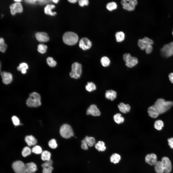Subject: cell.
Masks as SVG:
<instances>
[{
  "label": "cell",
  "mask_w": 173,
  "mask_h": 173,
  "mask_svg": "<svg viewBox=\"0 0 173 173\" xmlns=\"http://www.w3.org/2000/svg\"><path fill=\"white\" fill-rule=\"evenodd\" d=\"M154 105L161 114L165 113L171 108L173 106V101H166L163 99L159 98L156 100Z\"/></svg>",
  "instance_id": "cell-1"
},
{
  "label": "cell",
  "mask_w": 173,
  "mask_h": 173,
  "mask_svg": "<svg viewBox=\"0 0 173 173\" xmlns=\"http://www.w3.org/2000/svg\"><path fill=\"white\" fill-rule=\"evenodd\" d=\"M3 82L5 84L8 85L10 83L12 80V76L10 73L2 72L0 73Z\"/></svg>",
  "instance_id": "cell-13"
},
{
  "label": "cell",
  "mask_w": 173,
  "mask_h": 173,
  "mask_svg": "<svg viewBox=\"0 0 173 173\" xmlns=\"http://www.w3.org/2000/svg\"><path fill=\"white\" fill-rule=\"evenodd\" d=\"M161 161L163 165L164 172L165 173H169L171 171L172 168L171 162L167 157H162Z\"/></svg>",
  "instance_id": "cell-9"
},
{
  "label": "cell",
  "mask_w": 173,
  "mask_h": 173,
  "mask_svg": "<svg viewBox=\"0 0 173 173\" xmlns=\"http://www.w3.org/2000/svg\"><path fill=\"white\" fill-rule=\"evenodd\" d=\"M35 36L37 40L40 42H47L49 40L47 34L45 32H37L35 33Z\"/></svg>",
  "instance_id": "cell-16"
},
{
  "label": "cell",
  "mask_w": 173,
  "mask_h": 173,
  "mask_svg": "<svg viewBox=\"0 0 173 173\" xmlns=\"http://www.w3.org/2000/svg\"><path fill=\"white\" fill-rule=\"evenodd\" d=\"M137 45L138 47L142 50L145 49L146 45L143 42L141 39H139L137 42Z\"/></svg>",
  "instance_id": "cell-44"
},
{
  "label": "cell",
  "mask_w": 173,
  "mask_h": 173,
  "mask_svg": "<svg viewBox=\"0 0 173 173\" xmlns=\"http://www.w3.org/2000/svg\"><path fill=\"white\" fill-rule=\"evenodd\" d=\"M71 68V70L69 73L70 77L76 79L79 78L82 72L81 64L78 62H75L72 64Z\"/></svg>",
  "instance_id": "cell-4"
},
{
  "label": "cell",
  "mask_w": 173,
  "mask_h": 173,
  "mask_svg": "<svg viewBox=\"0 0 173 173\" xmlns=\"http://www.w3.org/2000/svg\"><path fill=\"white\" fill-rule=\"evenodd\" d=\"M86 114L87 115L90 114L94 116H100L101 113L97 106L94 104L90 105L87 109Z\"/></svg>",
  "instance_id": "cell-11"
},
{
  "label": "cell",
  "mask_w": 173,
  "mask_h": 173,
  "mask_svg": "<svg viewBox=\"0 0 173 173\" xmlns=\"http://www.w3.org/2000/svg\"><path fill=\"white\" fill-rule=\"evenodd\" d=\"M50 153L47 150H44L41 154V159L43 161H49L51 157Z\"/></svg>",
  "instance_id": "cell-28"
},
{
  "label": "cell",
  "mask_w": 173,
  "mask_h": 173,
  "mask_svg": "<svg viewBox=\"0 0 173 173\" xmlns=\"http://www.w3.org/2000/svg\"><path fill=\"white\" fill-rule=\"evenodd\" d=\"M12 120L13 124L16 126H18L20 125V121L18 117L14 116L12 117Z\"/></svg>",
  "instance_id": "cell-43"
},
{
  "label": "cell",
  "mask_w": 173,
  "mask_h": 173,
  "mask_svg": "<svg viewBox=\"0 0 173 173\" xmlns=\"http://www.w3.org/2000/svg\"><path fill=\"white\" fill-rule=\"evenodd\" d=\"M47 47L43 44H39L38 45L37 50L41 54H44L46 51Z\"/></svg>",
  "instance_id": "cell-37"
},
{
  "label": "cell",
  "mask_w": 173,
  "mask_h": 173,
  "mask_svg": "<svg viewBox=\"0 0 173 173\" xmlns=\"http://www.w3.org/2000/svg\"><path fill=\"white\" fill-rule=\"evenodd\" d=\"M79 5L81 6H83L85 5L87 6L89 3L88 0H80L79 1Z\"/></svg>",
  "instance_id": "cell-47"
},
{
  "label": "cell",
  "mask_w": 173,
  "mask_h": 173,
  "mask_svg": "<svg viewBox=\"0 0 173 173\" xmlns=\"http://www.w3.org/2000/svg\"><path fill=\"white\" fill-rule=\"evenodd\" d=\"M48 145L51 148L53 149H55L57 147V144L56 140L52 139L50 140L48 142Z\"/></svg>",
  "instance_id": "cell-40"
},
{
  "label": "cell",
  "mask_w": 173,
  "mask_h": 173,
  "mask_svg": "<svg viewBox=\"0 0 173 173\" xmlns=\"http://www.w3.org/2000/svg\"><path fill=\"white\" fill-rule=\"evenodd\" d=\"M125 62V65L127 67L129 68H132L138 64V61L136 57L132 56L130 55L128 57Z\"/></svg>",
  "instance_id": "cell-17"
},
{
  "label": "cell",
  "mask_w": 173,
  "mask_h": 173,
  "mask_svg": "<svg viewBox=\"0 0 173 173\" xmlns=\"http://www.w3.org/2000/svg\"><path fill=\"white\" fill-rule=\"evenodd\" d=\"M16 2H19L21 1V0H14Z\"/></svg>",
  "instance_id": "cell-55"
},
{
  "label": "cell",
  "mask_w": 173,
  "mask_h": 173,
  "mask_svg": "<svg viewBox=\"0 0 173 173\" xmlns=\"http://www.w3.org/2000/svg\"><path fill=\"white\" fill-rule=\"evenodd\" d=\"M154 168L156 173H164V168L161 161H157L154 165Z\"/></svg>",
  "instance_id": "cell-23"
},
{
  "label": "cell",
  "mask_w": 173,
  "mask_h": 173,
  "mask_svg": "<svg viewBox=\"0 0 173 173\" xmlns=\"http://www.w3.org/2000/svg\"><path fill=\"white\" fill-rule=\"evenodd\" d=\"M121 159V156L119 154L115 153L112 154L110 158V161L116 164L119 162Z\"/></svg>",
  "instance_id": "cell-25"
},
{
  "label": "cell",
  "mask_w": 173,
  "mask_h": 173,
  "mask_svg": "<svg viewBox=\"0 0 173 173\" xmlns=\"http://www.w3.org/2000/svg\"><path fill=\"white\" fill-rule=\"evenodd\" d=\"M12 167L16 173H26L25 164L21 161H17L14 162Z\"/></svg>",
  "instance_id": "cell-8"
},
{
  "label": "cell",
  "mask_w": 173,
  "mask_h": 173,
  "mask_svg": "<svg viewBox=\"0 0 173 173\" xmlns=\"http://www.w3.org/2000/svg\"><path fill=\"white\" fill-rule=\"evenodd\" d=\"M46 62L48 65L50 67H54L57 64V62L52 57H49L46 59Z\"/></svg>",
  "instance_id": "cell-35"
},
{
  "label": "cell",
  "mask_w": 173,
  "mask_h": 173,
  "mask_svg": "<svg viewBox=\"0 0 173 173\" xmlns=\"http://www.w3.org/2000/svg\"><path fill=\"white\" fill-rule=\"evenodd\" d=\"M167 141L168 144L170 148L173 149V137L168 138Z\"/></svg>",
  "instance_id": "cell-49"
},
{
  "label": "cell",
  "mask_w": 173,
  "mask_h": 173,
  "mask_svg": "<svg viewBox=\"0 0 173 173\" xmlns=\"http://www.w3.org/2000/svg\"><path fill=\"white\" fill-rule=\"evenodd\" d=\"M53 168L52 166L43 168V173H52Z\"/></svg>",
  "instance_id": "cell-42"
},
{
  "label": "cell",
  "mask_w": 173,
  "mask_h": 173,
  "mask_svg": "<svg viewBox=\"0 0 173 173\" xmlns=\"http://www.w3.org/2000/svg\"><path fill=\"white\" fill-rule=\"evenodd\" d=\"M60 132L62 137L66 139L70 138L74 135L71 127L67 124H64L61 126Z\"/></svg>",
  "instance_id": "cell-5"
},
{
  "label": "cell",
  "mask_w": 173,
  "mask_h": 173,
  "mask_svg": "<svg viewBox=\"0 0 173 173\" xmlns=\"http://www.w3.org/2000/svg\"><path fill=\"white\" fill-rule=\"evenodd\" d=\"M25 141L29 146L35 145L37 142V140L32 135L26 136L25 138Z\"/></svg>",
  "instance_id": "cell-19"
},
{
  "label": "cell",
  "mask_w": 173,
  "mask_h": 173,
  "mask_svg": "<svg viewBox=\"0 0 173 173\" xmlns=\"http://www.w3.org/2000/svg\"><path fill=\"white\" fill-rule=\"evenodd\" d=\"M164 124L163 122L161 119L156 120L154 124V127L156 130L160 131L164 127Z\"/></svg>",
  "instance_id": "cell-27"
},
{
  "label": "cell",
  "mask_w": 173,
  "mask_h": 173,
  "mask_svg": "<svg viewBox=\"0 0 173 173\" xmlns=\"http://www.w3.org/2000/svg\"><path fill=\"white\" fill-rule=\"evenodd\" d=\"M81 147L84 150H87L88 149V146L86 142L83 139L81 141Z\"/></svg>",
  "instance_id": "cell-48"
},
{
  "label": "cell",
  "mask_w": 173,
  "mask_h": 173,
  "mask_svg": "<svg viewBox=\"0 0 173 173\" xmlns=\"http://www.w3.org/2000/svg\"><path fill=\"white\" fill-rule=\"evenodd\" d=\"M162 55L166 57L173 55V41L164 45L161 49Z\"/></svg>",
  "instance_id": "cell-6"
},
{
  "label": "cell",
  "mask_w": 173,
  "mask_h": 173,
  "mask_svg": "<svg viewBox=\"0 0 173 173\" xmlns=\"http://www.w3.org/2000/svg\"><path fill=\"white\" fill-rule=\"evenodd\" d=\"M117 96V92L112 90H107L106 91L105 93V97L106 98L113 101Z\"/></svg>",
  "instance_id": "cell-20"
},
{
  "label": "cell",
  "mask_w": 173,
  "mask_h": 173,
  "mask_svg": "<svg viewBox=\"0 0 173 173\" xmlns=\"http://www.w3.org/2000/svg\"><path fill=\"white\" fill-rule=\"evenodd\" d=\"M168 77L170 82L173 83V72L169 74L168 75Z\"/></svg>",
  "instance_id": "cell-50"
},
{
  "label": "cell",
  "mask_w": 173,
  "mask_h": 173,
  "mask_svg": "<svg viewBox=\"0 0 173 173\" xmlns=\"http://www.w3.org/2000/svg\"><path fill=\"white\" fill-rule=\"evenodd\" d=\"M83 140L86 142L88 145L90 147L93 146L95 144V139L93 137L86 136Z\"/></svg>",
  "instance_id": "cell-30"
},
{
  "label": "cell",
  "mask_w": 173,
  "mask_h": 173,
  "mask_svg": "<svg viewBox=\"0 0 173 173\" xmlns=\"http://www.w3.org/2000/svg\"><path fill=\"white\" fill-rule=\"evenodd\" d=\"M95 148L99 152H103L106 149L105 143L102 141H99L95 145Z\"/></svg>",
  "instance_id": "cell-24"
},
{
  "label": "cell",
  "mask_w": 173,
  "mask_h": 173,
  "mask_svg": "<svg viewBox=\"0 0 173 173\" xmlns=\"http://www.w3.org/2000/svg\"><path fill=\"white\" fill-rule=\"evenodd\" d=\"M37 1L39 2L40 3H41V4H43L50 2L51 1H52V0H37Z\"/></svg>",
  "instance_id": "cell-51"
},
{
  "label": "cell",
  "mask_w": 173,
  "mask_h": 173,
  "mask_svg": "<svg viewBox=\"0 0 173 173\" xmlns=\"http://www.w3.org/2000/svg\"><path fill=\"white\" fill-rule=\"evenodd\" d=\"M10 8L11 13L12 15H14L17 12H21L23 10L22 4L19 2L12 4L10 6Z\"/></svg>",
  "instance_id": "cell-12"
},
{
  "label": "cell",
  "mask_w": 173,
  "mask_h": 173,
  "mask_svg": "<svg viewBox=\"0 0 173 173\" xmlns=\"http://www.w3.org/2000/svg\"><path fill=\"white\" fill-rule=\"evenodd\" d=\"M118 107L120 111L123 113H126L130 111V106L128 104H125L121 102L118 105Z\"/></svg>",
  "instance_id": "cell-21"
},
{
  "label": "cell",
  "mask_w": 173,
  "mask_h": 173,
  "mask_svg": "<svg viewBox=\"0 0 173 173\" xmlns=\"http://www.w3.org/2000/svg\"><path fill=\"white\" fill-rule=\"evenodd\" d=\"M68 1L72 3H75L78 0H68Z\"/></svg>",
  "instance_id": "cell-53"
},
{
  "label": "cell",
  "mask_w": 173,
  "mask_h": 173,
  "mask_svg": "<svg viewBox=\"0 0 173 173\" xmlns=\"http://www.w3.org/2000/svg\"><path fill=\"white\" fill-rule=\"evenodd\" d=\"M113 119L115 122L118 124L123 123L124 120V118L120 113H117L115 115L113 116Z\"/></svg>",
  "instance_id": "cell-31"
},
{
  "label": "cell",
  "mask_w": 173,
  "mask_h": 173,
  "mask_svg": "<svg viewBox=\"0 0 173 173\" xmlns=\"http://www.w3.org/2000/svg\"><path fill=\"white\" fill-rule=\"evenodd\" d=\"M115 36L116 41L118 42H120L124 39L125 35L124 32L120 31L117 32L115 34Z\"/></svg>",
  "instance_id": "cell-29"
},
{
  "label": "cell",
  "mask_w": 173,
  "mask_h": 173,
  "mask_svg": "<svg viewBox=\"0 0 173 173\" xmlns=\"http://www.w3.org/2000/svg\"><path fill=\"white\" fill-rule=\"evenodd\" d=\"M25 165L26 173H34L37 170V165L33 162L27 163Z\"/></svg>",
  "instance_id": "cell-18"
},
{
  "label": "cell",
  "mask_w": 173,
  "mask_h": 173,
  "mask_svg": "<svg viewBox=\"0 0 173 173\" xmlns=\"http://www.w3.org/2000/svg\"><path fill=\"white\" fill-rule=\"evenodd\" d=\"M172 34L173 35V30L172 32Z\"/></svg>",
  "instance_id": "cell-56"
},
{
  "label": "cell",
  "mask_w": 173,
  "mask_h": 173,
  "mask_svg": "<svg viewBox=\"0 0 173 173\" xmlns=\"http://www.w3.org/2000/svg\"><path fill=\"white\" fill-rule=\"evenodd\" d=\"M55 7V6L53 4L47 5L44 8V12L45 13L52 16L56 15V13L55 12H53L51 11V10Z\"/></svg>",
  "instance_id": "cell-22"
},
{
  "label": "cell",
  "mask_w": 173,
  "mask_h": 173,
  "mask_svg": "<svg viewBox=\"0 0 173 173\" xmlns=\"http://www.w3.org/2000/svg\"><path fill=\"white\" fill-rule=\"evenodd\" d=\"M153 47L151 45H148L146 46L145 50L146 53L147 54H149L152 52Z\"/></svg>",
  "instance_id": "cell-46"
},
{
  "label": "cell",
  "mask_w": 173,
  "mask_h": 173,
  "mask_svg": "<svg viewBox=\"0 0 173 173\" xmlns=\"http://www.w3.org/2000/svg\"><path fill=\"white\" fill-rule=\"evenodd\" d=\"M25 2L29 3L34 4L35 3L36 1H37L36 0H25Z\"/></svg>",
  "instance_id": "cell-52"
},
{
  "label": "cell",
  "mask_w": 173,
  "mask_h": 173,
  "mask_svg": "<svg viewBox=\"0 0 173 173\" xmlns=\"http://www.w3.org/2000/svg\"><path fill=\"white\" fill-rule=\"evenodd\" d=\"M31 150L28 147L26 146L23 149L22 152V155L24 157H25L30 155L31 153Z\"/></svg>",
  "instance_id": "cell-36"
},
{
  "label": "cell",
  "mask_w": 173,
  "mask_h": 173,
  "mask_svg": "<svg viewBox=\"0 0 173 173\" xmlns=\"http://www.w3.org/2000/svg\"><path fill=\"white\" fill-rule=\"evenodd\" d=\"M63 40L66 44L72 45L75 44L78 40L77 35L74 32H67L65 33L63 37Z\"/></svg>",
  "instance_id": "cell-3"
},
{
  "label": "cell",
  "mask_w": 173,
  "mask_h": 173,
  "mask_svg": "<svg viewBox=\"0 0 173 173\" xmlns=\"http://www.w3.org/2000/svg\"><path fill=\"white\" fill-rule=\"evenodd\" d=\"M92 45L91 42L87 38H83L79 41V47L84 50L89 49L91 48Z\"/></svg>",
  "instance_id": "cell-10"
},
{
  "label": "cell",
  "mask_w": 173,
  "mask_h": 173,
  "mask_svg": "<svg viewBox=\"0 0 173 173\" xmlns=\"http://www.w3.org/2000/svg\"><path fill=\"white\" fill-rule=\"evenodd\" d=\"M31 151L33 153L37 154H41L43 152L42 148L38 145L34 146L32 149Z\"/></svg>",
  "instance_id": "cell-39"
},
{
  "label": "cell",
  "mask_w": 173,
  "mask_h": 173,
  "mask_svg": "<svg viewBox=\"0 0 173 173\" xmlns=\"http://www.w3.org/2000/svg\"><path fill=\"white\" fill-rule=\"evenodd\" d=\"M121 3L123 9L128 11L134 10L138 4L136 0H122Z\"/></svg>",
  "instance_id": "cell-7"
},
{
  "label": "cell",
  "mask_w": 173,
  "mask_h": 173,
  "mask_svg": "<svg viewBox=\"0 0 173 173\" xmlns=\"http://www.w3.org/2000/svg\"><path fill=\"white\" fill-rule=\"evenodd\" d=\"M147 112L148 115L153 118H156L160 114L158 110L154 105H152L148 108Z\"/></svg>",
  "instance_id": "cell-14"
},
{
  "label": "cell",
  "mask_w": 173,
  "mask_h": 173,
  "mask_svg": "<svg viewBox=\"0 0 173 173\" xmlns=\"http://www.w3.org/2000/svg\"><path fill=\"white\" fill-rule=\"evenodd\" d=\"M117 7V3L114 1L108 3L106 5V7L108 10L111 11L116 9Z\"/></svg>",
  "instance_id": "cell-34"
},
{
  "label": "cell",
  "mask_w": 173,
  "mask_h": 173,
  "mask_svg": "<svg viewBox=\"0 0 173 173\" xmlns=\"http://www.w3.org/2000/svg\"><path fill=\"white\" fill-rule=\"evenodd\" d=\"M100 62L103 66L106 67L109 65L110 63V61L108 57L105 56L101 58L100 59Z\"/></svg>",
  "instance_id": "cell-33"
},
{
  "label": "cell",
  "mask_w": 173,
  "mask_h": 173,
  "mask_svg": "<svg viewBox=\"0 0 173 173\" xmlns=\"http://www.w3.org/2000/svg\"><path fill=\"white\" fill-rule=\"evenodd\" d=\"M7 45L5 43L4 39L2 38H0V51L4 53L5 52L7 48Z\"/></svg>",
  "instance_id": "cell-38"
},
{
  "label": "cell",
  "mask_w": 173,
  "mask_h": 173,
  "mask_svg": "<svg viewBox=\"0 0 173 173\" xmlns=\"http://www.w3.org/2000/svg\"><path fill=\"white\" fill-rule=\"evenodd\" d=\"M85 87L86 90L89 92L95 90L96 88V85L92 82H88Z\"/></svg>",
  "instance_id": "cell-32"
},
{
  "label": "cell",
  "mask_w": 173,
  "mask_h": 173,
  "mask_svg": "<svg viewBox=\"0 0 173 173\" xmlns=\"http://www.w3.org/2000/svg\"><path fill=\"white\" fill-rule=\"evenodd\" d=\"M28 68V66L27 64L25 62H22L20 63L19 66L17 68V70L21 72L23 74H25L26 73V70Z\"/></svg>",
  "instance_id": "cell-26"
},
{
  "label": "cell",
  "mask_w": 173,
  "mask_h": 173,
  "mask_svg": "<svg viewBox=\"0 0 173 173\" xmlns=\"http://www.w3.org/2000/svg\"><path fill=\"white\" fill-rule=\"evenodd\" d=\"M145 161L150 165H154L157 161V156L154 153L147 154L145 157Z\"/></svg>",
  "instance_id": "cell-15"
},
{
  "label": "cell",
  "mask_w": 173,
  "mask_h": 173,
  "mask_svg": "<svg viewBox=\"0 0 173 173\" xmlns=\"http://www.w3.org/2000/svg\"><path fill=\"white\" fill-rule=\"evenodd\" d=\"M141 39L146 46L148 45H152L154 43V41L152 39L147 37H145Z\"/></svg>",
  "instance_id": "cell-41"
},
{
  "label": "cell",
  "mask_w": 173,
  "mask_h": 173,
  "mask_svg": "<svg viewBox=\"0 0 173 173\" xmlns=\"http://www.w3.org/2000/svg\"><path fill=\"white\" fill-rule=\"evenodd\" d=\"M52 0L53 2L56 3H57L58 1H59V0Z\"/></svg>",
  "instance_id": "cell-54"
},
{
  "label": "cell",
  "mask_w": 173,
  "mask_h": 173,
  "mask_svg": "<svg viewBox=\"0 0 173 173\" xmlns=\"http://www.w3.org/2000/svg\"><path fill=\"white\" fill-rule=\"evenodd\" d=\"M41 97L40 95L36 92L30 93L29 97L26 100L27 105L30 107H37L41 105Z\"/></svg>",
  "instance_id": "cell-2"
},
{
  "label": "cell",
  "mask_w": 173,
  "mask_h": 173,
  "mask_svg": "<svg viewBox=\"0 0 173 173\" xmlns=\"http://www.w3.org/2000/svg\"><path fill=\"white\" fill-rule=\"evenodd\" d=\"M53 164V161L52 160H50L49 161H45L44 163L41 165V166L43 168L52 166Z\"/></svg>",
  "instance_id": "cell-45"
}]
</instances>
